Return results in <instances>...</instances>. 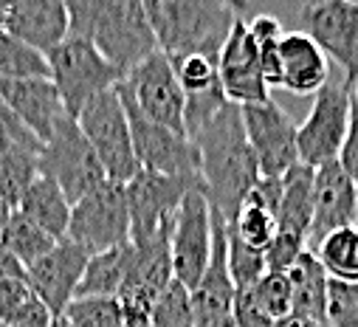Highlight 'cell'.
Wrapping results in <instances>:
<instances>
[{
  "instance_id": "6da1fadb",
  "label": "cell",
  "mask_w": 358,
  "mask_h": 327,
  "mask_svg": "<svg viewBox=\"0 0 358 327\" xmlns=\"http://www.w3.org/2000/svg\"><path fill=\"white\" fill-rule=\"evenodd\" d=\"M192 141L201 155V189L212 209L229 223L259 181V167L245 138L240 108L229 102Z\"/></svg>"
},
{
  "instance_id": "7a4b0ae2",
  "label": "cell",
  "mask_w": 358,
  "mask_h": 327,
  "mask_svg": "<svg viewBox=\"0 0 358 327\" xmlns=\"http://www.w3.org/2000/svg\"><path fill=\"white\" fill-rule=\"evenodd\" d=\"M68 37L87 40L124 76L158 51L144 0H65Z\"/></svg>"
},
{
  "instance_id": "3957f363",
  "label": "cell",
  "mask_w": 358,
  "mask_h": 327,
  "mask_svg": "<svg viewBox=\"0 0 358 327\" xmlns=\"http://www.w3.org/2000/svg\"><path fill=\"white\" fill-rule=\"evenodd\" d=\"M155 45L169 62L184 57L220 59V51L240 20V12L226 0H144Z\"/></svg>"
},
{
  "instance_id": "277c9868",
  "label": "cell",
  "mask_w": 358,
  "mask_h": 327,
  "mask_svg": "<svg viewBox=\"0 0 358 327\" xmlns=\"http://www.w3.org/2000/svg\"><path fill=\"white\" fill-rule=\"evenodd\" d=\"M45 57L51 68V82L71 119H76L87 102H94L99 94L116 88L122 82L119 68L108 62L87 40L79 37H65Z\"/></svg>"
},
{
  "instance_id": "5b68a950",
  "label": "cell",
  "mask_w": 358,
  "mask_h": 327,
  "mask_svg": "<svg viewBox=\"0 0 358 327\" xmlns=\"http://www.w3.org/2000/svg\"><path fill=\"white\" fill-rule=\"evenodd\" d=\"M119 96L127 110L138 170L166 175V178H181L192 187H201V155H198L195 141L189 136H181V133L147 119L122 88H119Z\"/></svg>"
},
{
  "instance_id": "8992f818",
  "label": "cell",
  "mask_w": 358,
  "mask_h": 327,
  "mask_svg": "<svg viewBox=\"0 0 358 327\" xmlns=\"http://www.w3.org/2000/svg\"><path fill=\"white\" fill-rule=\"evenodd\" d=\"M85 138L91 141L105 178L113 184H127L138 173V161L133 150V133L127 122L124 102L119 96V88H110L99 94L94 102H87L85 110L76 116Z\"/></svg>"
},
{
  "instance_id": "52a82bcc",
  "label": "cell",
  "mask_w": 358,
  "mask_h": 327,
  "mask_svg": "<svg viewBox=\"0 0 358 327\" xmlns=\"http://www.w3.org/2000/svg\"><path fill=\"white\" fill-rule=\"evenodd\" d=\"M40 173L59 184V189L65 192L71 206L82 195L96 189L102 181H108L91 141L85 138L79 122L71 119L68 113L57 119L51 136L43 141Z\"/></svg>"
},
{
  "instance_id": "ba28073f",
  "label": "cell",
  "mask_w": 358,
  "mask_h": 327,
  "mask_svg": "<svg viewBox=\"0 0 358 327\" xmlns=\"http://www.w3.org/2000/svg\"><path fill=\"white\" fill-rule=\"evenodd\" d=\"M68 240H73L87 254L110 252L130 242V209L124 184L102 181L96 189L82 195L71 206Z\"/></svg>"
},
{
  "instance_id": "9c48e42d",
  "label": "cell",
  "mask_w": 358,
  "mask_h": 327,
  "mask_svg": "<svg viewBox=\"0 0 358 327\" xmlns=\"http://www.w3.org/2000/svg\"><path fill=\"white\" fill-rule=\"evenodd\" d=\"M215 245V212L203 189H189L172 217L169 252H172V277L189 291L201 282Z\"/></svg>"
},
{
  "instance_id": "30bf717a",
  "label": "cell",
  "mask_w": 358,
  "mask_h": 327,
  "mask_svg": "<svg viewBox=\"0 0 358 327\" xmlns=\"http://www.w3.org/2000/svg\"><path fill=\"white\" fill-rule=\"evenodd\" d=\"M119 88L133 99V105L147 119L187 136V127H184L187 99H184V88L178 82V73L166 54L152 51L150 57H144L138 65H133L122 76Z\"/></svg>"
},
{
  "instance_id": "8fae6325",
  "label": "cell",
  "mask_w": 358,
  "mask_h": 327,
  "mask_svg": "<svg viewBox=\"0 0 358 327\" xmlns=\"http://www.w3.org/2000/svg\"><path fill=\"white\" fill-rule=\"evenodd\" d=\"M350 110L352 88L347 82H327L316 94L305 122L296 127V150L302 164L316 170L322 164L338 161L350 127Z\"/></svg>"
},
{
  "instance_id": "7c38bea8",
  "label": "cell",
  "mask_w": 358,
  "mask_h": 327,
  "mask_svg": "<svg viewBox=\"0 0 358 327\" xmlns=\"http://www.w3.org/2000/svg\"><path fill=\"white\" fill-rule=\"evenodd\" d=\"M245 138L254 150L259 175L265 178H282L294 164H299L296 150V124L282 105L274 99H265L257 105L240 108Z\"/></svg>"
},
{
  "instance_id": "4fadbf2b",
  "label": "cell",
  "mask_w": 358,
  "mask_h": 327,
  "mask_svg": "<svg viewBox=\"0 0 358 327\" xmlns=\"http://www.w3.org/2000/svg\"><path fill=\"white\" fill-rule=\"evenodd\" d=\"M302 31L341 65L344 82L352 88L358 79V3L355 0H324L319 6H302Z\"/></svg>"
},
{
  "instance_id": "5bb4252c",
  "label": "cell",
  "mask_w": 358,
  "mask_h": 327,
  "mask_svg": "<svg viewBox=\"0 0 358 327\" xmlns=\"http://www.w3.org/2000/svg\"><path fill=\"white\" fill-rule=\"evenodd\" d=\"M189 189H201V187H192L181 178H166L138 170L124 184L127 209H130V242H144L161 234L164 228H169L178 206H181Z\"/></svg>"
},
{
  "instance_id": "9a60e30c",
  "label": "cell",
  "mask_w": 358,
  "mask_h": 327,
  "mask_svg": "<svg viewBox=\"0 0 358 327\" xmlns=\"http://www.w3.org/2000/svg\"><path fill=\"white\" fill-rule=\"evenodd\" d=\"M169 228H164L161 234L144 240V242H133V263L127 271V279L119 291V305L127 316H138V319H150L158 296L166 291V285L175 279L172 277V252H169Z\"/></svg>"
},
{
  "instance_id": "2e32d148",
  "label": "cell",
  "mask_w": 358,
  "mask_h": 327,
  "mask_svg": "<svg viewBox=\"0 0 358 327\" xmlns=\"http://www.w3.org/2000/svg\"><path fill=\"white\" fill-rule=\"evenodd\" d=\"M87 257L91 254L65 237L54 242V249L48 254H43L37 263L26 268V282L31 293L48 307L54 319H59L65 307L76 299V288L82 282Z\"/></svg>"
},
{
  "instance_id": "e0dca14e",
  "label": "cell",
  "mask_w": 358,
  "mask_h": 327,
  "mask_svg": "<svg viewBox=\"0 0 358 327\" xmlns=\"http://www.w3.org/2000/svg\"><path fill=\"white\" fill-rule=\"evenodd\" d=\"M217 76L223 94L231 105L245 108V105H257L271 99V88L265 85L262 71H259V54H257V43L248 34V20H237L223 51L217 59Z\"/></svg>"
},
{
  "instance_id": "ac0fdd59",
  "label": "cell",
  "mask_w": 358,
  "mask_h": 327,
  "mask_svg": "<svg viewBox=\"0 0 358 327\" xmlns=\"http://www.w3.org/2000/svg\"><path fill=\"white\" fill-rule=\"evenodd\" d=\"M355 181L341 170L338 161L322 164L313 173V220L308 234V252H316V245L333 234L336 228L355 226Z\"/></svg>"
},
{
  "instance_id": "d6986e66",
  "label": "cell",
  "mask_w": 358,
  "mask_h": 327,
  "mask_svg": "<svg viewBox=\"0 0 358 327\" xmlns=\"http://www.w3.org/2000/svg\"><path fill=\"white\" fill-rule=\"evenodd\" d=\"M0 99L40 141H45L57 119L65 116L62 99L51 79H3L0 76Z\"/></svg>"
},
{
  "instance_id": "ffe728a7",
  "label": "cell",
  "mask_w": 358,
  "mask_h": 327,
  "mask_svg": "<svg viewBox=\"0 0 358 327\" xmlns=\"http://www.w3.org/2000/svg\"><path fill=\"white\" fill-rule=\"evenodd\" d=\"M280 68H282L280 88H285L294 96H316L330 82L327 57L305 31L282 34Z\"/></svg>"
},
{
  "instance_id": "44dd1931",
  "label": "cell",
  "mask_w": 358,
  "mask_h": 327,
  "mask_svg": "<svg viewBox=\"0 0 358 327\" xmlns=\"http://www.w3.org/2000/svg\"><path fill=\"white\" fill-rule=\"evenodd\" d=\"M26 45L48 54L68 37V6L65 0H20L12 9L6 29Z\"/></svg>"
},
{
  "instance_id": "7402d4cb",
  "label": "cell",
  "mask_w": 358,
  "mask_h": 327,
  "mask_svg": "<svg viewBox=\"0 0 358 327\" xmlns=\"http://www.w3.org/2000/svg\"><path fill=\"white\" fill-rule=\"evenodd\" d=\"M15 212H20L26 220H31L37 228L51 234L54 240H65L68 234V220H71V201L59 189V184L48 175H37L26 192L20 195Z\"/></svg>"
},
{
  "instance_id": "603a6c76",
  "label": "cell",
  "mask_w": 358,
  "mask_h": 327,
  "mask_svg": "<svg viewBox=\"0 0 358 327\" xmlns=\"http://www.w3.org/2000/svg\"><path fill=\"white\" fill-rule=\"evenodd\" d=\"M291 296H294V313L291 319L319 321L327 324V288L330 277L322 268L319 257L313 252H302V257L288 271Z\"/></svg>"
},
{
  "instance_id": "cb8c5ba5",
  "label": "cell",
  "mask_w": 358,
  "mask_h": 327,
  "mask_svg": "<svg viewBox=\"0 0 358 327\" xmlns=\"http://www.w3.org/2000/svg\"><path fill=\"white\" fill-rule=\"evenodd\" d=\"M313 167L294 164L282 175V198L277 206V231L302 237L308 242L310 220H313Z\"/></svg>"
},
{
  "instance_id": "d4e9b609",
  "label": "cell",
  "mask_w": 358,
  "mask_h": 327,
  "mask_svg": "<svg viewBox=\"0 0 358 327\" xmlns=\"http://www.w3.org/2000/svg\"><path fill=\"white\" fill-rule=\"evenodd\" d=\"M133 254H136L133 242L116 245L110 252L91 254L85 266V274H82V282L76 288V296H119L127 279Z\"/></svg>"
},
{
  "instance_id": "484cf974",
  "label": "cell",
  "mask_w": 358,
  "mask_h": 327,
  "mask_svg": "<svg viewBox=\"0 0 358 327\" xmlns=\"http://www.w3.org/2000/svg\"><path fill=\"white\" fill-rule=\"evenodd\" d=\"M237 296H243L251 305V310L271 327H280L294 313V296H291L288 274H271L268 271L251 288L237 291Z\"/></svg>"
},
{
  "instance_id": "4316f807",
  "label": "cell",
  "mask_w": 358,
  "mask_h": 327,
  "mask_svg": "<svg viewBox=\"0 0 358 327\" xmlns=\"http://www.w3.org/2000/svg\"><path fill=\"white\" fill-rule=\"evenodd\" d=\"M327 271L330 279L338 282H358V223L336 228L327 234L313 252Z\"/></svg>"
},
{
  "instance_id": "83f0119b",
  "label": "cell",
  "mask_w": 358,
  "mask_h": 327,
  "mask_svg": "<svg viewBox=\"0 0 358 327\" xmlns=\"http://www.w3.org/2000/svg\"><path fill=\"white\" fill-rule=\"evenodd\" d=\"M229 231L237 240H243L245 245H251V249L265 252L268 245H271L274 234H277V212L262 198L248 192V198L240 203V209L229 220Z\"/></svg>"
},
{
  "instance_id": "f1b7e54d",
  "label": "cell",
  "mask_w": 358,
  "mask_h": 327,
  "mask_svg": "<svg viewBox=\"0 0 358 327\" xmlns=\"http://www.w3.org/2000/svg\"><path fill=\"white\" fill-rule=\"evenodd\" d=\"M54 237L45 234L43 228H37L31 220H26L20 212H12L9 223L0 231V245L17 260L23 263V268H29L31 263H37L43 254H48L54 249Z\"/></svg>"
},
{
  "instance_id": "f546056e",
  "label": "cell",
  "mask_w": 358,
  "mask_h": 327,
  "mask_svg": "<svg viewBox=\"0 0 358 327\" xmlns=\"http://www.w3.org/2000/svg\"><path fill=\"white\" fill-rule=\"evenodd\" d=\"M0 76L3 79H51L48 57L0 29Z\"/></svg>"
},
{
  "instance_id": "4dcf8cb0",
  "label": "cell",
  "mask_w": 358,
  "mask_h": 327,
  "mask_svg": "<svg viewBox=\"0 0 358 327\" xmlns=\"http://www.w3.org/2000/svg\"><path fill=\"white\" fill-rule=\"evenodd\" d=\"M43 150H0V195L15 209L26 187L40 175Z\"/></svg>"
},
{
  "instance_id": "1f68e13d",
  "label": "cell",
  "mask_w": 358,
  "mask_h": 327,
  "mask_svg": "<svg viewBox=\"0 0 358 327\" xmlns=\"http://www.w3.org/2000/svg\"><path fill=\"white\" fill-rule=\"evenodd\" d=\"M73 327H124V310L116 296H76L65 313Z\"/></svg>"
},
{
  "instance_id": "d6a6232c",
  "label": "cell",
  "mask_w": 358,
  "mask_h": 327,
  "mask_svg": "<svg viewBox=\"0 0 358 327\" xmlns=\"http://www.w3.org/2000/svg\"><path fill=\"white\" fill-rule=\"evenodd\" d=\"M152 327H195V307H192V291L172 279L166 291L158 296L152 313H150Z\"/></svg>"
},
{
  "instance_id": "836d02e7",
  "label": "cell",
  "mask_w": 358,
  "mask_h": 327,
  "mask_svg": "<svg viewBox=\"0 0 358 327\" xmlns=\"http://www.w3.org/2000/svg\"><path fill=\"white\" fill-rule=\"evenodd\" d=\"M265 274H268V268H265V252L251 249V245H245L243 240H237L229 231V277H231L234 288L237 291H245V288H251Z\"/></svg>"
},
{
  "instance_id": "e575fe53",
  "label": "cell",
  "mask_w": 358,
  "mask_h": 327,
  "mask_svg": "<svg viewBox=\"0 0 358 327\" xmlns=\"http://www.w3.org/2000/svg\"><path fill=\"white\" fill-rule=\"evenodd\" d=\"M175 73H178V82L184 88V96L187 94H201V91H212L220 85V76H217V62L206 59V57H184V59H175L172 62Z\"/></svg>"
},
{
  "instance_id": "d590c367",
  "label": "cell",
  "mask_w": 358,
  "mask_h": 327,
  "mask_svg": "<svg viewBox=\"0 0 358 327\" xmlns=\"http://www.w3.org/2000/svg\"><path fill=\"white\" fill-rule=\"evenodd\" d=\"M327 327H358V282L330 279Z\"/></svg>"
},
{
  "instance_id": "8d00e7d4",
  "label": "cell",
  "mask_w": 358,
  "mask_h": 327,
  "mask_svg": "<svg viewBox=\"0 0 358 327\" xmlns=\"http://www.w3.org/2000/svg\"><path fill=\"white\" fill-rule=\"evenodd\" d=\"M302 252H308V242L302 237L277 231L274 240H271V245L265 249V268L271 271V274H288L291 266L302 257Z\"/></svg>"
},
{
  "instance_id": "74e56055",
  "label": "cell",
  "mask_w": 358,
  "mask_h": 327,
  "mask_svg": "<svg viewBox=\"0 0 358 327\" xmlns=\"http://www.w3.org/2000/svg\"><path fill=\"white\" fill-rule=\"evenodd\" d=\"M0 150H43V141L0 99Z\"/></svg>"
},
{
  "instance_id": "f35d334b",
  "label": "cell",
  "mask_w": 358,
  "mask_h": 327,
  "mask_svg": "<svg viewBox=\"0 0 358 327\" xmlns=\"http://www.w3.org/2000/svg\"><path fill=\"white\" fill-rule=\"evenodd\" d=\"M37 296L31 293L26 279L17 277H6L0 279V321H12L15 316H20Z\"/></svg>"
},
{
  "instance_id": "ab89813d",
  "label": "cell",
  "mask_w": 358,
  "mask_h": 327,
  "mask_svg": "<svg viewBox=\"0 0 358 327\" xmlns=\"http://www.w3.org/2000/svg\"><path fill=\"white\" fill-rule=\"evenodd\" d=\"M338 164L341 170L358 184V108L352 102V110H350V127H347V138L341 144V152H338Z\"/></svg>"
},
{
  "instance_id": "60d3db41",
  "label": "cell",
  "mask_w": 358,
  "mask_h": 327,
  "mask_svg": "<svg viewBox=\"0 0 358 327\" xmlns=\"http://www.w3.org/2000/svg\"><path fill=\"white\" fill-rule=\"evenodd\" d=\"M248 34L257 45H265V43H277L282 40V23L274 17V15H257L248 20Z\"/></svg>"
},
{
  "instance_id": "b9f144b4",
  "label": "cell",
  "mask_w": 358,
  "mask_h": 327,
  "mask_svg": "<svg viewBox=\"0 0 358 327\" xmlns=\"http://www.w3.org/2000/svg\"><path fill=\"white\" fill-rule=\"evenodd\" d=\"M6 277H17V279H26V268L23 263H17L3 245H0V279H6Z\"/></svg>"
},
{
  "instance_id": "7bdbcfd3",
  "label": "cell",
  "mask_w": 358,
  "mask_h": 327,
  "mask_svg": "<svg viewBox=\"0 0 358 327\" xmlns=\"http://www.w3.org/2000/svg\"><path fill=\"white\" fill-rule=\"evenodd\" d=\"M17 3L20 0H0V29H6V20H9V15Z\"/></svg>"
},
{
  "instance_id": "ee69618b",
  "label": "cell",
  "mask_w": 358,
  "mask_h": 327,
  "mask_svg": "<svg viewBox=\"0 0 358 327\" xmlns=\"http://www.w3.org/2000/svg\"><path fill=\"white\" fill-rule=\"evenodd\" d=\"M12 212H15V209L9 206V201H6L3 195H0V231H3V226L9 223V217H12Z\"/></svg>"
},
{
  "instance_id": "f6af8a7d",
  "label": "cell",
  "mask_w": 358,
  "mask_h": 327,
  "mask_svg": "<svg viewBox=\"0 0 358 327\" xmlns=\"http://www.w3.org/2000/svg\"><path fill=\"white\" fill-rule=\"evenodd\" d=\"M195 327H237V321L234 316H229V319H215V321H198Z\"/></svg>"
},
{
  "instance_id": "bcb514c9",
  "label": "cell",
  "mask_w": 358,
  "mask_h": 327,
  "mask_svg": "<svg viewBox=\"0 0 358 327\" xmlns=\"http://www.w3.org/2000/svg\"><path fill=\"white\" fill-rule=\"evenodd\" d=\"M280 327H327V324H319V321H305V319H288V321H282Z\"/></svg>"
},
{
  "instance_id": "7dc6e473",
  "label": "cell",
  "mask_w": 358,
  "mask_h": 327,
  "mask_svg": "<svg viewBox=\"0 0 358 327\" xmlns=\"http://www.w3.org/2000/svg\"><path fill=\"white\" fill-rule=\"evenodd\" d=\"M127 316V313H124ZM124 327H152L150 324V319H138V316H127L124 319Z\"/></svg>"
},
{
  "instance_id": "c3c4849f",
  "label": "cell",
  "mask_w": 358,
  "mask_h": 327,
  "mask_svg": "<svg viewBox=\"0 0 358 327\" xmlns=\"http://www.w3.org/2000/svg\"><path fill=\"white\" fill-rule=\"evenodd\" d=\"M51 327H73V324H71L65 316H59V319H54V321H51Z\"/></svg>"
},
{
  "instance_id": "681fc988",
  "label": "cell",
  "mask_w": 358,
  "mask_h": 327,
  "mask_svg": "<svg viewBox=\"0 0 358 327\" xmlns=\"http://www.w3.org/2000/svg\"><path fill=\"white\" fill-rule=\"evenodd\" d=\"M352 102H355V108H358V79H355V85H352Z\"/></svg>"
},
{
  "instance_id": "f907efd6",
  "label": "cell",
  "mask_w": 358,
  "mask_h": 327,
  "mask_svg": "<svg viewBox=\"0 0 358 327\" xmlns=\"http://www.w3.org/2000/svg\"><path fill=\"white\" fill-rule=\"evenodd\" d=\"M319 3H324V0H308L305 6H319Z\"/></svg>"
},
{
  "instance_id": "816d5d0a",
  "label": "cell",
  "mask_w": 358,
  "mask_h": 327,
  "mask_svg": "<svg viewBox=\"0 0 358 327\" xmlns=\"http://www.w3.org/2000/svg\"><path fill=\"white\" fill-rule=\"evenodd\" d=\"M355 212H358V184H355Z\"/></svg>"
}]
</instances>
